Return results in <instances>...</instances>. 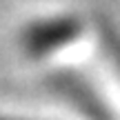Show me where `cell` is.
Here are the masks:
<instances>
[{
    "instance_id": "cell-1",
    "label": "cell",
    "mask_w": 120,
    "mask_h": 120,
    "mask_svg": "<svg viewBox=\"0 0 120 120\" xmlns=\"http://www.w3.org/2000/svg\"><path fill=\"white\" fill-rule=\"evenodd\" d=\"M82 22L76 16H53L34 20L22 31V47L31 58H45L67 47L80 36Z\"/></svg>"
},
{
    "instance_id": "cell-2",
    "label": "cell",
    "mask_w": 120,
    "mask_h": 120,
    "mask_svg": "<svg viewBox=\"0 0 120 120\" xmlns=\"http://www.w3.org/2000/svg\"><path fill=\"white\" fill-rule=\"evenodd\" d=\"M51 91H56L62 100H67L69 105H73L80 116L89 118V120H113L109 109L105 107V102L100 100V96L91 89V85L78 73H56V76L49 80Z\"/></svg>"
},
{
    "instance_id": "cell-3",
    "label": "cell",
    "mask_w": 120,
    "mask_h": 120,
    "mask_svg": "<svg viewBox=\"0 0 120 120\" xmlns=\"http://www.w3.org/2000/svg\"><path fill=\"white\" fill-rule=\"evenodd\" d=\"M102 36H105V42H107L109 51H111L113 62H116V67L120 71V36L113 34V31H107V29H102Z\"/></svg>"
},
{
    "instance_id": "cell-4",
    "label": "cell",
    "mask_w": 120,
    "mask_h": 120,
    "mask_svg": "<svg viewBox=\"0 0 120 120\" xmlns=\"http://www.w3.org/2000/svg\"><path fill=\"white\" fill-rule=\"evenodd\" d=\"M0 120H7V118H0Z\"/></svg>"
}]
</instances>
